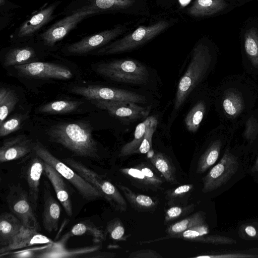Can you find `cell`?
<instances>
[{
  "mask_svg": "<svg viewBox=\"0 0 258 258\" xmlns=\"http://www.w3.org/2000/svg\"><path fill=\"white\" fill-rule=\"evenodd\" d=\"M192 241L214 244H230L236 243V241L232 238L220 235H204Z\"/></svg>",
  "mask_w": 258,
  "mask_h": 258,
  "instance_id": "b9f144b4",
  "label": "cell"
},
{
  "mask_svg": "<svg viewBox=\"0 0 258 258\" xmlns=\"http://www.w3.org/2000/svg\"><path fill=\"white\" fill-rule=\"evenodd\" d=\"M157 125V119L151 116V120L146 129L143 140L139 148L135 153L146 154L150 151L152 148V140L154 133Z\"/></svg>",
  "mask_w": 258,
  "mask_h": 258,
  "instance_id": "d590c367",
  "label": "cell"
},
{
  "mask_svg": "<svg viewBox=\"0 0 258 258\" xmlns=\"http://www.w3.org/2000/svg\"><path fill=\"white\" fill-rule=\"evenodd\" d=\"M120 171L135 181L146 185H150L147 178L137 166L135 167L122 168L120 169Z\"/></svg>",
  "mask_w": 258,
  "mask_h": 258,
  "instance_id": "60d3db41",
  "label": "cell"
},
{
  "mask_svg": "<svg viewBox=\"0 0 258 258\" xmlns=\"http://www.w3.org/2000/svg\"><path fill=\"white\" fill-rule=\"evenodd\" d=\"M150 120L151 116H149L136 126L133 140L123 146L120 151V157H124L134 154L139 148Z\"/></svg>",
  "mask_w": 258,
  "mask_h": 258,
  "instance_id": "f546056e",
  "label": "cell"
},
{
  "mask_svg": "<svg viewBox=\"0 0 258 258\" xmlns=\"http://www.w3.org/2000/svg\"><path fill=\"white\" fill-rule=\"evenodd\" d=\"M194 207V204H191L186 206H174L170 207L165 212V222H168L190 212Z\"/></svg>",
  "mask_w": 258,
  "mask_h": 258,
  "instance_id": "ab89813d",
  "label": "cell"
},
{
  "mask_svg": "<svg viewBox=\"0 0 258 258\" xmlns=\"http://www.w3.org/2000/svg\"><path fill=\"white\" fill-rule=\"evenodd\" d=\"M130 29L128 24L117 25L70 44L67 47V51L73 54L87 53L105 45L119 36L126 33Z\"/></svg>",
  "mask_w": 258,
  "mask_h": 258,
  "instance_id": "30bf717a",
  "label": "cell"
},
{
  "mask_svg": "<svg viewBox=\"0 0 258 258\" xmlns=\"http://www.w3.org/2000/svg\"><path fill=\"white\" fill-rule=\"evenodd\" d=\"M206 110L203 101L198 102L186 115L184 122L187 129L195 133L199 128Z\"/></svg>",
  "mask_w": 258,
  "mask_h": 258,
  "instance_id": "1f68e13d",
  "label": "cell"
},
{
  "mask_svg": "<svg viewBox=\"0 0 258 258\" xmlns=\"http://www.w3.org/2000/svg\"><path fill=\"white\" fill-rule=\"evenodd\" d=\"M251 171L253 173L258 171V156L257 157V158L255 160L254 164H253L251 168Z\"/></svg>",
  "mask_w": 258,
  "mask_h": 258,
  "instance_id": "f907efd6",
  "label": "cell"
},
{
  "mask_svg": "<svg viewBox=\"0 0 258 258\" xmlns=\"http://www.w3.org/2000/svg\"><path fill=\"white\" fill-rule=\"evenodd\" d=\"M24 226L13 213L5 212L0 216V245L9 244Z\"/></svg>",
  "mask_w": 258,
  "mask_h": 258,
  "instance_id": "d6986e66",
  "label": "cell"
},
{
  "mask_svg": "<svg viewBox=\"0 0 258 258\" xmlns=\"http://www.w3.org/2000/svg\"><path fill=\"white\" fill-rule=\"evenodd\" d=\"M246 233L250 237H254L256 235L255 228L251 225L247 226L245 228Z\"/></svg>",
  "mask_w": 258,
  "mask_h": 258,
  "instance_id": "681fc988",
  "label": "cell"
},
{
  "mask_svg": "<svg viewBox=\"0 0 258 258\" xmlns=\"http://www.w3.org/2000/svg\"><path fill=\"white\" fill-rule=\"evenodd\" d=\"M195 258H252L258 257V255L241 253H230L224 254H216L210 255H203L194 256Z\"/></svg>",
  "mask_w": 258,
  "mask_h": 258,
  "instance_id": "bcb514c9",
  "label": "cell"
},
{
  "mask_svg": "<svg viewBox=\"0 0 258 258\" xmlns=\"http://www.w3.org/2000/svg\"><path fill=\"white\" fill-rule=\"evenodd\" d=\"M5 3V0H0V4L1 5H4Z\"/></svg>",
  "mask_w": 258,
  "mask_h": 258,
  "instance_id": "f5cc1de1",
  "label": "cell"
},
{
  "mask_svg": "<svg viewBox=\"0 0 258 258\" xmlns=\"http://www.w3.org/2000/svg\"><path fill=\"white\" fill-rule=\"evenodd\" d=\"M52 242L47 236L39 233L38 230L25 227L6 246L1 247V255L10 251L38 244H50Z\"/></svg>",
  "mask_w": 258,
  "mask_h": 258,
  "instance_id": "2e32d148",
  "label": "cell"
},
{
  "mask_svg": "<svg viewBox=\"0 0 258 258\" xmlns=\"http://www.w3.org/2000/svg\"><path fill=\"white\" fill-rule=\"evenodd\" d=\"M211 58L209 48L207 45L199 43L194 47L188 68L177 86L174 106L175 109L181 107L203 79L210 67Z\"/></svg>",
  "mask_w": 258,
  "mask_h": 258,
  "instance_id": "7a4b0ae2",
  "label": "cell"
},
{
  "mask_svg": "<svg viewBox=\"0 0 258 258\" xmlns=\"http://www.w3.org/2000/svg\"><path fill=\"white\" fill-rule=\"evenodd\" d=\"M130 258H162L159 253L152 249H141L131 253Z\"/></svg>",
  "mask_w": 258,
  "mask_h": 258,
  "instance_id": "7dc6e473",
  "label": "cell"
},
{
  "mask_svg": "<svg viewBox=\"0 0 258 258\" xmlns=\"http://www.w3.org/2000/svg\"><path fill=\"white\" fill-rule=\"evenodd\" d=\"M117 185L122 191L131 206L135 209L147 211L152 210L156 206V202L151 197L136 193L124 185L117 184Z\"/></svg>",
  "mask_w": 258,
  "mask_h": 258,
  "instance_id": "603a6c76",
  "label": "cell"
},
{
  "mask_svg": "<svg viewBox=\"0 0 258 258\" xmlns=\"http://www.w3.org/2000/svg\"><path fill=\"white\" fill-rule=\"evenodd\" d=\"M98 12L90 6L86 7L54 24L41 34V38L46 45L52 46L83 19Z\"/></svg>",
  "mask_w": 258,
  "mask_h": 258,
  "instance_id": "7c38bea8",
  "label": "cell"
},
{
  "mask_svg": "<svg viewBox=\"0 0 258 258\" xmlns=\"http://www.w3.org/2000/svg\"><path fill=\"white\" fill-rule=\"evenodd\" d=\"M106 229L111 239L117 241L126 240L124 226L118 218L110 221L107 224Z\"/></svg>",
  "mask_w": 258,
  "mask_h": 258,
  "instance_id": "74e56055",
  "label": "cell"
},
{
  "mask_svg": "<svg viewBox=\"0 0 258 258\" xmlns=\"http://www.w3.org/2000/svg\"><path fill=\"white\" fill-rule=\"evenodd\" d=\"M44 173L51 183L59 202L67 214L71 217L73 208L69 190L63 177L53 167L44 161Z\"/></svg>",
  "mask_w": 258,
  "mask_h": 258,
  "instance_id": "e0dca14e",
  "label": "cell"
},
{
  "mask_svg": "<svg viewBox=\"0 0 258 258\" xmlns=\"http://www.w3.org/2000/svg\"><path fill=\"white\" fill-rule=\"evenodd\" d=\"M222 146L219 140L213 142L200 157L197 166V173H203L217 161Z\"/></svg>",
  "mask_w": 258,
  "mask_h": 258,
  "instance_id": "83f0119b",
  "label": "cell"
},
{
  "mask_svg": "<svg viewBox=\"0 0 258 258\" xmlns=\"http://www.w3.org/2000/svg\"><path fill=\"white\" fill-rule=\"evenodd\" d=\"M238 168L236 157L227 149L220 161L203 178L202 191L211 192L221 187L232 178Z\"/></svg>",
  "mask_w": 258,
  "mask_h": 258,
  "instance_id": "ba28073f",
  "label": "cell"
},
{
  "mask_svg": "<svg viewBox=\"0 0 258 258\" xmlns=\"http://www.w3.org/2000/svg\"><path fill=\"white\" fill-rule=\"evenodd\" d=\"M244 49L252 64L258 68V31L251 28L245 31Z\"/></svg>",
  "mask_w": 258,
  "mask_h": 258,
  "instance_id": "4dcf8cb0",
  "label": "cell"
},
{
  "mask_svg": "<svg viewBox=\"0 0 258 258\" xmlns=\"http://www.w3.org/2000/svg\"><path fill=\"white\" fill-rule=\"evenodd\" d=\"M34 153L53 167L71 183L85 200L94 201L103 198L101 193L73 168L54 156L41 143L33 144Z\"/></svg>",
  "mask_w": 258,
  "mask_h": 258,
  "instance_id": "5b68a950",
  "label": "cell"
},
{
  "mask_svg": "<svg viewBox=\"0 0 258 258\" xmlns=\"http://www.w3.org/2000/svg\"><path fill=\"white\" fill-rule=\"evenodd\" d=\"M19 101L16 93L10 88H0V124L13 111Z\"/></svg>",
  "mask_w": 258,
  "mask_h": 258,
  "instance_id": "f1b7e54d",
  "label": "cell"
},
{
  "mask_svg": "<svg viewBox=\"0 0 258 258\" xmlns=\"http://www.w3.org/2000/svg\"><path fill=\"white\" fill-rule=\"evenodd\" d=\"M98 108L106 110L111 115L127 121H134L146 117L151 107H143L129 101L93 100Z\"/></svg>",
  "mask_w": 258,
  "mask_h": 258,
  "instance_id": "4fadbf2b",
  "label": "cell"
},
{
  "mask_svg": "<svg viewBox=\"0 0 258 258\" xmlns=\"http://www.w3.org/2000/svg\"><path fill=\"white\" fill-rule=\"evenodd\" d=\"M223 108L228 115L236 116L243 109V102L240 96L233 91L228 92L224 96Z\"/></svg>",
  "mask_w": 258,
  "mask_h": 258,
  "instance_id": "836d02e7",
  "label": "cell"
},
{
  "mask_svg": "<svg viewBox=\"0 0 258 258\" xmlns=\"http://www.w3.org/2000/svg\"><path fill=\"white\" fill-rule=\"evenodd\" d=\"M170 23L161 20L149 25H141L121 38L100 49L97 55H110L133 50L150 41L167 29Z\"/></svg>",
  "mask_w": 258,
  "mask_h": 258,
  "instance_id": "3957f363",
  "label": "cell"
},
{
  "mask_svg": "<svg viewBox=\"0 0 258 258\" xmlns=\"http://www.w3.org/2000/svg\"><path fill=\"white\" fill-rule=\"evenodd\" d=\"M149 158L152 164L163 175L167 182L171 184L178 183L175 167L166 156L161 152H157Z\"/></svg>",
  "mask_w": 258,
  "mask_h": 258,
  "instance_id": "cb8c5ba5",
  "label": "cell"
},
{
  "mask_svg": "<svg viewBox=\"0 0 258 258\" xmlns=\"http://www.w3.org/2000/svg\"><path fill=\"white\" fill-rule=\"evenodd\" d=\"M87 234L92 236L96 242L104 240L105 235L103 231L95 226L84 223H79L72 228L70 236H80Z\"/></svg>",
  "mask_w": 258,
  "mask_h": 258,
  "instance_id": "e575fe53",
  "label": "cell"
},
{
  "mask_svg": "<svg viewBox=\"0 0 258 258\" xmlns=\"http://www.w3.org/2000/svg\"><path fill=\"white\" fill-rule=\"evenodd\" d=\"M83 103L81 101L71 100L50 102L39 107L37 112L49 114L70 113L77 110Z\"/></svg>",
  "mask_w": 258,
  "mask_h": 258,
  "instance_id": "4316f807",
  "label": "cell"
},
{
  "mask_svg": "<svg viewBox=\"0 0 258 258\" xmlns=\"http://www.w3.org/2000/svg\"><path fill=\"white\" fill-rule=\"evenodd\" d=\"M227 6L225 0H195L187 13L194 17L210 16L223 11Z\"/></svg>",
  "mask_w": 258,
  "mask_h": 258,
  "instance_id": "44dd1931",
  "label": "cell"
},
{
  "mask_svg": "<svg viewBox=\"0 0 258 258\" xmlns=\"http://www.w3.org/2000/svg\"><path fill=\"white\" fill-rule=\"evenodd\" d=\"M98 74L112 81L124 83L144 85L149 81L146 67L134 59H121L102 63L96 67Z\"/></svg>",
  "mask_w": 258,
  "mask_h": 258,
  "instance_id": "277c9868",
  "label": "cell"
},
{
  "mask_svg": "<svg viewBox=\"0 0 258 258\" xmlns=\"http://www.w3.org/2000/svg\"><path fill=\"white\" fill-rule=\"evenodd\" d=\"M8 207L26 228L38 230V223L29 195L20 186L12 185L6 198Z\"/></svg>",
  "mask_w": 258,
  "mask_h": 258,
  "instance_id": "9c48e42d",
  "label": "cell"
},
{
  "mask_svg": "<svg viewBox=\"0 0 258 258\" xmlns=\"http://www.w3.org/2000/svg\"><path fill=\"white\" fill-rule=\"evenodd\" d=\"M47 248L42 250L37 257H78L81 254L93 252L99 249L100 245L84 247L81 248L66 249L62 248L60 243L52 244Z\"/></svg>",
  "mask_w": 258,
  "mask_h": 258,
  "instance_id": "7402d4cb",
  "label": "cell"
},
{
  "mask_svg": "<svg viewBox=\"0 0 258 258\" xmlns=\"http://www.w3.org/2000/svg\"><path fill=\"white\" fill-rule=\"evenodd\" d=\"M71 92L82 96L87 99L112 101H129L143 103L146 98L128 90L97 85L75 86Z\"/></svg>",
  "mask_w": 258,
  "mask_h": 258,
  "instance_id": "52a82bcc",
  "label": "cell"
},
{
  "mask_svg": "<svg viewBox=\"0 0 258 258\" xmlns=\"http://www.w3.org/2000/svg\"><path fill=\"white\" fill-rule=\"evenodd\" d=\"M33 150V144L24 135L5 141L0 148V163H3L22 158Z\"/></svg>",
  "mask_w": 258,
  "mask_h": 258,
  "instance_id": "5bb4252c",
  "label": "cell"
},
{
  "mask_svg": "<svg viewBox=\"0 0 258 258\" xmlns=\"http://www.w3.org/2000/svg\"><path fill=\"white\" fill-rule=\"evenodd\" d=\"M14 68L21 76L37 79L68 80L73 74L66 66L46 62H31L16 65Z\"/></svg>",
  "mask_w": 258,
  "mask_h": 258,
  "instance_id": "8fae6325",
  "label": "cell"
},
{
  "mask_svg": "<svg viewBox=\"0 0 258 258\" xmlns=\"http://www.w3.org/2000/svg\"><path fill=\"white\" fill-rule=\"evenodd\" d=\"M209 231L208 225L205 223L194 226L173 237H180L193 240L197 238L206 235Z\"/></svg>",
  "mask_w": 258,
  "mask_h": 258,
  "instance_id": "f35d334b",
  "label": "cell"
},
{
  "mask_svg": "<svg viewBox=\"0 0 258 258\" xmlns=\"http://www.w3.org/2000/svg\"><path fill=\"white\" fill-rule=\"evenodd\" d=\"M52 141L61 145L78 156L97 158L98 147L91 125L85 122H61L47 133Z\"/></svg>",
  "mask_w": 258,
  "mask_h": 258,
  "instance_id": "6da1fadb",
  "label": "cell"
},
{
  "mask_svg": "<svg viewBox=\"0 0 258 258\" xmlns=\"http://www.w3.org/2000/svg\"><path fill=\"white\" fill-rule=\"evenodd\" d=\"M205 218V213L202 211L197 212L171 225L167 228L166 232L173 237L194 226L206 223Z\"/></svg>",
  "mask_w": 258,
  "mask_h": 258,
  "instance_id": "484cf974",
  "label": "cell"
},
{
  "mask_svg": "<svg viewBox=\"0 0 258 258\" xmlns=\"http://www.w3.org/2000/svg\"><path fill=\"white\" fill-rule=\"evenodd\" d=\"M35 252L32 250H25L19 251L17 252L14 253L11 257L14 258H26V257H34Z\"/></svg>",
  "mask_w": 258,
  "mask_h": 258,
  "instance_id": "c3c4849f",
  "label": "cell"
},
{
  "mask_svg": "<svg viewBox=\"0 0 258 258\" xmlns=\"http://www.w3.org/2000/svg\"><path fill=\"white\" fill-rule=\"evenodd\" d=\"M192 184H185L168 190L166 194V199L171 204L175 200L183 197L192 190Z\"/></svg>",
  "mask_w": 258,
  "mask_h": 258,
  "instance_id": "7bdbcfd3",
  "label": "cell"
},
{
  "mask_svg": "<svg viewBox=\"0 0 258 258\" xmlns=\"http://www.w3.org/2000/svg\"><path fill=\"white\" fill-rule=\"evenodd\" d=\"M136 0H91L90 6L97 11H119L132 6Z\"/></svg>",
  "mask_w": 258,
  "mask_h": 258,
  "instance_id": "d6a6232c",
  "label": "cell"
},
{
  "mask_svg": "<svg viewBox=\"0 0 258 258\" xmlns=\"http://www.w3.org/2000/svg\"><path fill=\"white\" fill-rule=\"evenodd\" d=\"M26 118L24 115L18 114L4 121L0 124V136L5 137L20 129L23 121Z\"/></svg>",
  "mask_w": 258,
  "mask_h": 258,
  "instance_id": "8d00e7d4",
  "label": "cell"
},
{
  "mask_svg": "<svg viewBox=\"0 0 258 258\" xmlns=\"http://www.w3.org/2000/svg\"><path fill=\"white\" fill-rule=\"evenodd\" d=\"M55 7V4L51 5L32 16L20 27L18 36H28L38 30L51 19Z\"/></svg>",
  "mask_w": 258,
  "mask_h": 258,
  "instance_id": "ffe728a7",
  "label": "cell"
},
{
  "mask_svg": "<svg viewBox=\"0 0 258 258\" xmlns=\"http://www.w3.org/2000/svg\"><path fill=\"white\" fill-rule=\"evenodd\" d=\"M35 55L34 50L30 47L12 49L6 54L4 66L8 67L31 62Z\"/></svg>",
  "mask_w": 258,
  "mask_h": 258,
  "instance_id": "d4e9b609",
  "label": "cell"
},
{
  "mask_svg": "<svg viewBox=\"0 0 258 258\" xmlns=\"http://www.w3.org/2000/svg\"><path fill=\"white\" fill-rule=\"evenodd\" d=\"M143 172L147 178L150 185L159 187L162 183V179L148 165L141 163L137 166Z\"/></svg>",
  "mask_w": 258,
  "mask_h": 258,
  "instance_id": "ee69618b",
  "label": "cell"
},
{
  "mask_svg": "<svg viewBox=\"0 0 258 258\" xmlns=\"http://www.w3.org/2000/svg\"><path fill=\"white\" fill-rule=\"evenodd\" d=\"M60 212L58 202L52 196L47 185H45L43 192L42 225L47 232L51 233L58 229Z\"/></svg>",
  "mask_w": 258,
  "mask_h": 258,
  "instance_id": "ac0fdd59",
  "label": "cell"
},
{
  "mask_svg": "<svg viewBox=\"0 0 258 258\" xmlns=\"http://www.w3.org/2000/svg\"><path fill=\"white\" fill-rule=\"evenodd\" d=\"M190 1L191 0H179L180 5L182 7L187 5Z\"/></svg>",
  "mask_w": 258,
  "mask_h": 258,
  "instance_id": "816d5d0a",
  "label": "cell"
},
{
  "mask_svg": "<svg viewBox=\"0 0 258 258\" xmlns=\"http://www.w3.org/2000/svg\"><path fill=\"white\" fill-rule=\"evenodd\" d=\"M24 169V174L29 188V197L33 210L36 208L41 175L44 172V161L35 154Z\"/></svg>",
  "mask_w": 258,
  "mask_h": 258,
  "instance_id": "9a60e30c",
  "label": "cell"
},
{
  "mask_svg": "<svg viewBox=\"0 0 258 258\" xmlns=\"http://www.w3.org/2000/svg\"><path fill=\"white\" fill-rule=\"evenodd\" d=\"M68 166L73 168L83 178L96 188L102 195L103 199L116 210L125 212L127 203L116 186L110 181L88 168L84 164L72 158L62 159Z\"/></svg>",
  "mask_w": 258,
  "mask_h": 258,
  "instance_id": "8992f818",
  "label": "cell"
},
{
  "mask_svg": "<svg viewBox=\"0 0 258 258\" xmlns=\"http://www.w3.org/2000/svg\"><path fill=\"white\" fill-rule=\"evenodd\" d=\"M258 131V123L253 117L249 118L246 124L244 133L245 138L250 141L255 139Z\"/></svg>",
  "mask_w": 258,
  "mask_h": 258,
  "instance_id": "f6af8a7d",
  "label": "cell"
}]
</instances>
